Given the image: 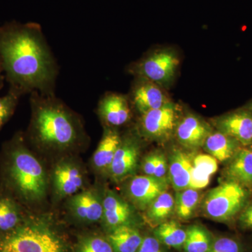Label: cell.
I'll use <instances>...</instances> for the list:
<instances>
[{
    "instance_id": "obj_1",
    "label": "cell",
    "mask_w": 252,
    "mask_h": 252,
    "mask_svg": "<svg viewBox=\"0 0 252 252\" xmlns=\"http://www.w3.org/2000/svg\"><path fill=\"white\" fill-rule=\"evenodd\" d=\"M0 59L9 89L22 95L55 94L59 66L40 25L11 21L0 26Z\"/></svg>"
},
{
    "instance_id": "obj_2",
    "label": "cell",
    "mask_w": 252,
    "mask_h": 252,
    "mask_svg": "<svg viewBox=\"0 0 252 252\" xmlns=\"http://www.w3.org/2000/svg\"><path fill=\"white\" fill-rule=\"evenodd\" d=\"M31 94L32 116L27 137L41 148L68 150L84 139L79 118L56 94Z\"/></svg>"
},
{
    "instance_id": "obj_3",
    "label": "cell",
    "mask_w": 252,
    "mask_h": 252,
    "mask_svg": "<svg viewBox=\"0 0 252 252\" xmlns=\"http://www.w3.org/2000/svg\"><path fill=\"white\" fill-rule=\"evenodd\" d=\"M2 191L20 204L31 205L46 196L47 180L44 167L26 145V137L17 133L6 142L0 168Z\"/></svg>"
},
{
    "instance_id": "obj_4",
    "label": "cell",
    "mask_w": 252,
    "mask_h": 252,
    "mask_svg": "<svg viewBox=\"0 0 252 252\" xmlns=\"http://www.w3.org/2000/svg\"><path fill=\"white\" fill-rule=\"evenodd\" d=\"M0 252H67V248L49 226L26 220L16 229L0 237Z\"/></svg>"
},
{
    "instance_id": "obj_5",
    "label": "cell",
    "mask_w": 252,
    "mask_h": 252,
    "mask_svg": "<svg viewBox=\"0 0 252 252\" xmlns=\"http://www.w3.org/2000/svg\"><path fill=\"white\" fill-rule=\"evenodd\" d=\"M248 198V193L244 186L228 180L207 193L204 200V212L214 220H230L241 211Z\"/></svg>"
},
{
    "instance_id": "obj_6",
    "label": "cell",
    "mask_w": 252,
    "mask_h": 252,
    "mask_svg": "<svg viewBox=\"0 0 252 252\" xmlns=\"http://www.w3.org/2000/svg\"><path fill=\"white\" fill-rule=\"evenodd\" d=\"M180 60L171 50L155 51L146 56L130 67V72L137 78L156 84H167L175 77Z\"/></svg>"
},
{
    "instance_id": "obj_7",
    "label": "cell",
    "mask_w": 252,
    "mask_h": 252,
    "mask_svg": "<svg viewBox=\"0 0 252 252\" xmlns=\"http://www.w3.org/2000/svg\"><path fill=\"white\" fill-rule=\"evenodd\" d=\"M141 116L140 127L142 133L156 140L169 138L180 122L178 106L170 101L160 108L149 111Z\"/></svg>"
},
{
    "instance_id": "obj_8",
    "label": "cell",
    "mask_w": 252,
    "mask_h": 252,
    "mask_svg": "<svg viewBox=\"0 0 252 252\" xmlns=\"http://www.w3.org/2000/svg\"><path fill=\"white\" fill-rule=\"evenodd\" d=\"M139 154L140 146L135 137L122 139L109 167V171L114 180L120 182L133 175L138 163Z\"/></svg>"
},
{
    "instance_id": "obj_9",
    "label": "cell",
    "mask_w": 252,
    "mask_h": 252,
    "mask_svg": "<svg viewBox=\"0 0 252 252\" xmlns=\"http://www.w3.org/2000/svg\"><path fill=\"white\" fill-rule=\"evenodd\" d=\"M168 182L154 176H136L130 181L128 193L132 201L141 210L148 208L160 194L167 191Z\"/></svg>"
},
{
    "instance_id": "obj_10",
    "label": "cell",
    "mask_w": 252,
    "mask_h": 252,
    "mask_svg": "<svg viewBox=\"0 0 252 252\" xmlns=\"http://www.w3.org/2000/svg\"><path fill=\"white\" fill-rule=\"evenodd\" d=\"M97 113L106 127L124 125L131 117L129 99L122 94L108 93L99 100Z\"/></svg>"
},
{
    "instance_id": "obj_11",
    "label": "cell",
    "mask_w": 252,
    "mask_h": 252,
    "mask_svg": "<svg viewBox=\"0 0 252 252\" xmlns=\"http://www.w3.org/2000/svg\"><path fill=\"white\" fill-rule=\"evenodd\" d=\"M130 101L141 115L166 104L167 98L157 84L138 78L131 91Z\"/></svg>"
},
{
    "instance_id": "obj_12",
    "label": "cell",
    "mask_w": 252,
    "mask_h": 252,
    "mask_svg": "<svg viewBox=\"0 0 252 252\" xmlns=\"http://www.w3.org/2000/svg\"><path fill=\"white\" fill-rule=\"evenodd\" d=\"M219 131L230 136L243 145L252 144V114L239 111L219 118L216 122Z\"/></svg>"
},
{
    "instance_id": "obj_13",
    "label": "cell",
    "mask_w": 252,
    "mask_h": 252,
    "mask_svg": "<svg viewBox=\"0 0 252 252\" xmlns=\"http://www.w3.org/2000/svg\"><path fill=\"white\" fill-rule=\"evenodd\" d=\"M175 130L180 143L191 149L203 147L207 137L212 132L211 127L206 122L191 114L182 119Z\"/></svg>"
},
{
    "instance_id": "obj_14",
    "label": "cell",
    "mask_w": 252,
    "mask_h": 252,
    "mask_svg": "<svg viewBox=\"0 0 252 252\" xmlns=\"http://www.w3.org/2000/svg\"><path fill=\"white\" fill-rule=\"evenodd\" d=\"M53 181L56 193L61 198L75 195L84 185L80 169L69 161L59 162L55 167Z\"/></svg>"
},
{
    "instance_id": "obj_15",
    "label": "cell",
    "mask_w": 252,
    "mask_h": 252,
    "mask_svg": "<svg viewBox=\"0 0 252 252\" xmlns=\"http://www.w3.org/2000/svg\"><path fill=\"white\" fill-rule=\"evenodd\" d=\"M69 205L74 216L81 221L94 223L102 219V200L94 190L75 194L69 200Z\"/></svg>"
},
{
    "instance_id": "obj_16",
    "label": "cell",
    "mask_w": 252,
    "mask_h": 252,
    "mask_svg": "<svg viewBox=\"0 0 252 252\" xmlns=\"http://www.w3.org/2000/svg\"><path fill=\"white\" fill-rule=\"evenodd\" d=\"M104 223L113 230L121 225H128L132 218L130 205L112 191H107L102 199Z\"/></svg>"
},
{
    "instance_id": "obj_17",
    "label": "cell",
    "mask_w": 252,
    "mask_h": 252,
    "mask_svg": "<svg viewBox=\"0 0 252 252\" xmlns=\"http://www.w3.org/2000/svg\"><path fill=\"white\" fill-rule=\"evenodd\" d=\"M122 138L117 130L106 127L103 135L93 157V164L101 172L109 170L113 158L122 143Z\"/></svg>"
},
{
    "instance_id": "obj_18",
    "label": "cell",
    "mask_w": 252,
    "mask_h": 252,
    "mask_svg": "<svg viewBox=\"0 0 252 252\" xmlns=\"http://www.w3.org/2000/svg\"><path fill=\"white\" fill-rule=\"evenodd\" d=\"M191 156L182 151H175L169 165V180L177 191L190 188L193 170Z\"/></svg>"
},
{
    "instance_id": "obj_19",
    "label": "cell",
    "mask_w": 252,
    "mask_h": 252,
    "mask_svg": "<svg viewBox=\"0 0 252 252\" xmlns=\"http://www.w3.org/2000/svg\"><path fill=\"white\" fill-rule=\"evenodd\" d=\"M26 220L21 204L9 194L0 191V237L16 229Z\"/></svg>"
},
{
    "instance_id": "obj_20",
    "label": "cell",
    "mask_w": 252,
    "mask_h": 252,
    "mask_svg": "<svg viewBox=\"0 0 252 252\" xmlns=\"http://www.w3.org/2000/svg\"><path fill=\"white\" fill-rule=\"evenodd\" d=\"M227 167V176L230 180L244 187H252V150L239 148Z\"/></svg>"
},
{
    "instance_id": "obj_21",
    "label": "cell",
    "mask_w": 252,
    "mask_h": 252,
    "mask_svg": "<svg viewBox=\"0 0 252 252\" xmlns=\"http://www.w3.org/2000/svg\"><path fill=\"white\" fill-rule=\"evenodd\" d=\"M218 170V160L210 154H198L193 159L190 189L200 190L210 184L212 176Z\"/></svg>"
},
{
    "instance_id": "obj_22",
    "label": "cell",
    "mask_w": 252,
    "mask_h": 252,
    "mask_svg": "<svg viewBox=\"0 0 252 252\" xmlns=\"http://www.w3.org/2000/svg\"><path fill=\"white\" fill-rule=\"evenodd\" d=\"M238 144V142L230 136L217 131L212 132L207 137L204 147L218 161L223 162L233 157L239 149Z\"/></svg>"
},
{
    "instance_id": "obj_23",
    "label": "cell",
    "mask_w": 252,
    "mask_h": 252,
    "mask_svg": "<svg viewBox=\"0 0 252 252\" xmlns=\"http://www.w3.org/2000/svg\"><path fill=\"white\" fill-rule=\"evenodd\" d=\"M107 239L115 252H137L143 240L138 230L129 225L114 228Z\"/></svg>"
},
{
    "instance_id": "obj_24",
    "label": "cell",
    "mask_w": 252,
    "mask_h": 252,
    "mask_svg": "<svg viewBox=\"0 0 252 252\" xmlns=\"http://www.w3.org/2000/svg\"><path fill=\"white\" fill-rule=\"evenodd\" d=\"M156 238L167 247L180 248L184 246L187 236V230L177 222L165 221L160 223L154 231Z\"/></svg>"
},
{
    "instance_id": "obj_25",
    "label": "cell",
    "mask_w": 252,
    "mask_h": 252,
    "mask_svg": "<svg viewBox=\"0 0 252 252\" xmlns=\"http://www.w3.org/2000/svg\"><path fill=\"white\" fill-rule=\"evenodd\" d=\"M198 190L189 188L177 191L175 198V211L181 220H189L193 215L200 200Z\"/></svg>"
},
{
    "instance_id": "obj_26",
    "label": "cell",
    "mask_w": 252,
    "mask_h": 252,
    "mask_svg": "<svg viewBox=\"0 0 252 252\" xmlns=\"http://www.w3.org/2000/svg\"><path fill=\"white\" fill-rule=\"evenodd\" d=\"M175 198L171 193L164 192L157 197L147 208V217L155 223H161L175 210Z\"/></svg>"
},
{
    "instance_id": "obj_27",
    "label": "cell",
    "mask_w": 252,
    "mask_h": 252,
    "mask_svg": "<svg viewBox=\"0 0 252 252\" xmlns=\"http://www.w3.org/2000/svg\"><path fill=\"white\" fill-rule=\"evenodd\" d=\"M187 230L184 244L185 252H208L211 248V240L207 232L199 225H193Z\"/></svg>"
},
{
    "instance_id": "obj_28",
    "label": "cell",
    "mask_w": 252,
    "mask_h": 252,
    "mask_svg": "<svg viewBox=\"0 0 252 252\" xmlns=\"http://www.w3.org/2000/svg\"><path fill=\"white\" fill-rule=\"evenodd\" d=\"M22 94L9 89L7 94L0 97V131L14 114Z\"/></svg>"
},
{
    "instance_id": "obj_29",
    "label": "cell",
    "mask_w": 252,
    "mask_h": 252,
    "mask_svg": "<svg viewBox=\"0 0 252 252\" xmlns=\"http://www.w3.org/2000/svg\"><path fill=\"white\" fill-rule=\"evenodd\" d=\"M75 252H115L108 239L89 235L79 240Z\"/></svg>"
},
{
    "instance_id": "obj_30",
    "label": "cell",
    "mask_w": 252,
    "mask_h": 252,
    "mask_svg": "<svg viewBox=\"0 0 252 252\" xmlns=\"http://www.w3.org/2000/svg\"><path fill=\"white\" fill-rule=\"evenodd\" d=\"M208 252H240V247L233 239L220 238L212 244Z\"/></svg>"
},
{
    "instance_id": "obj_31",
    "label": "cell",
    "mask_w": 252,
    "mask_h": 252,
    "mask_svg": "<svg viewBox=\"0 0 252 252\" xmlns=\"http://www.w3.org/2000/svg\"><path fill=\"white\" fill-rule=\"evenodd\" d=\"M137 252H165L162 250L160 242L156 237H146L143 238L140 248Z\"/></svg>"
},
{
    "instance_id": "obj_32",
    "label": "cell",
    "mask_w": 252,
    "mask_h": 252,
    "mask_svg": "<svg viewBox=\"0 0 252 252\" xmlns=\"http://www.w3.org/2000/svg\"><path fill=\"white\" fill-rule=\"evenodd\" d=\"M167 174V164L165 156L162 154H157V161L154 169V177L160 180H166Z\"/></svg>"
},
{
    "instance_id": "obj_33",
    "label": "cell",
    "mask_w": 252,
    "mask_h": 252,
    "mask_svg": "<svg viewBox=\"0 0 252 252\" xmlns=\"http://www.w3.org/2000/svg\"><path fill=\"white\" fill-rule=\"evenodd\" d=\"M157 158V153H154L149 154L144 159L142 162V170L146 175L154 176Z\"/></svg>"
},
{
    "instance_id": "obj_34",
    "label": "cell",
    "mask_w": 252,
    "mask_h": 252,
    "mask_svg": "<svg viewBox=\"0 0 252 252\" xmlns=\"http://www.w3.org/2000/svg\"><path fill=\"white\" fill-rule=\"evenodd\" d=\"M240 223L245 228H252V202L244 209L240 217Z\"/></svg>"
},
{
    "instance_id": "obj_35",
    "label": "cell",
    "mask_w": 252,
    "mask_h": 252,
    "mask_svg": "<svg viewBox=\"0 0 252 252\" xmlns=\"http://www.w3.org/2000/svg\"><path fill=\"white\" fill-rule=\"evenodd\" d=\"M4 73V69H3L2 63H1V59H0V90L4 85V80L5 76L3 74Z\"/></svg>"
},
{
    "instance_id": "obj_36",
    "label": "cell",
    "mask_w": 252,
    "mask_h": 252,
    "mask_svg": "<svg viewBox=\"0 0 252 252\" xmlns=\"http://www.w3.org/2000/svg\"><path fill=\"white\" fill-rule=\"evenodd\" d=\"M251 108H252V107H251Z\"/></svg>"
}]
</instances>
